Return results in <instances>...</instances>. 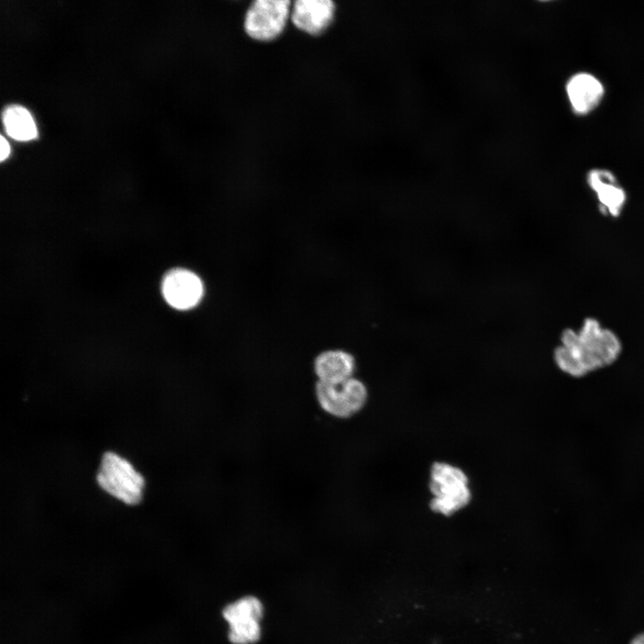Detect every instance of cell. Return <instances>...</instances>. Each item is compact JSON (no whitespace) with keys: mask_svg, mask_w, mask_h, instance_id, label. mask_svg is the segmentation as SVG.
Listing matches in <instances>:
<instances>
[{"mask_svg":"<svg viewBox=\"0 0 644 644\" xmlns=\"http://www.w3.org/2000/svg\"><path fill=\"white\" fill-rule=\"evenodd\" d=\"M335 10L331 0H298L292 8V20L299 29L318 35L328 27Z\"/></svg>","mask_w":644,"mask_h":644,"instance_id":"cell-9","label":"cell"},{"mask_svg":"<svg viewBox=\"0 0 644 644\" xmlns=\"http://www.w3.org/2000/svg\"><path fill=\"white\" fill-rule=\"evenodd\" d=\"M365 384L352 377L342 384L316 383L315 398L320 409L327 415L346 419L359 413L368 401Z\"/></svg>","mask_w":644,"mask_h":644,"instance_id":"cell-4","label":"cell"},{"mask_svg":"<svg viewBox=\"0 0 644 644\" xmlns=\"http://www.w3.org/2000/svg\"><path fill=\"white\" fill-rule=\"evenodd\" d=\"M97 481L109 495L126 504H138L142 498L143 477L125 459L107 452L101 460Z\"/></svg>","mask_w":644,"mask_h":644,"instance_id":"cell-3","label":"cell"},{"mask_svg":"<svg viewBox=\"0 0 644 644\" xmlns=\"http://www.w3.org/2000/svg\"><path fill=\"white\" fill-rule=\"evenodd\" d=\"M263 606L255 597L246 596L226 606L223 616L229 625V640L233 644H252L261 634Z\"/></svg>","mask_w":644,"mask_h":644,"instance_id":"cell-5","label":"cell"},{"mask_svg":"<svg viewBox=\"0 0 644 644\" xmlns=\"http://www.w3.org/2000/svg\"><path fill=\"white\" fill-rule=\"evenodd\" d=\"M356 369L354 356L343 349L320 352L313 362L317 382L326 385L342 384L352 377Z\"/></svg>","mask_w":644,"mask_h":644,"instance_id":"cell-8","label":"cell"},{"mask_svg":"<svg viewBox=\"0 0 644 644\" xmlns=\"http://www.w3.org/2000/svg\"><path fill=\"white\" fill-rule=\"evenodd\" d=\"M10 153V146L4 136H0V159L4 161Z\"/></svg>","mask_w":644,"mask_h":644,"instance_id":"cell-13","label":"cell"},{"mask_svg":"<svg viewBox=\"0 0 644 644\" xmlns=\"http://www.w3.org/2000/svg\"><path fill=\"white\" fill-rule=\"evenodd\" d=\"M161 292L169 306L177 310H189L199 304L205 287L202 279L193 271L176 267L168 271L161 284Z\"/></svg>","mask_w":644,"mask_h":644,"instance_id":"cell-7","label":"cell"},{"mask_svg":"<svg viewBox=\"0 0 644 644\" xmlns=\"http://www.w3.org/2000/svg\"><path fill=\"white\" fill-rule=\"evenodd\" d=\"M630 644H644V632L635 636Z\"/></svg>","mask_w":644,"mask_h":644,"instance_id":"cell-14","label":"cell"},{"mask_svg":"<svg viewBox=\"0 0 644 644\" xmlns=\"http://www.w3.org/2000/svg\"><path fill=\"white\" fill-rule=\"evenodd\" d=\"M560 343L554 352L555 362L574 377L611 365L623 350L617 335L594 318H587L578 330L564 329Z\"/></svg>","mask_w":644,"mask_h":644,"instance_id":"cell-1","label":"cell"},{"mask_svg":"<svg viewBox=\"0 0 644 644\" xmlns=\"http://www.w3.org/2000/svg\"><path fill=\"white\" fill-rule=\"evenodd\" d=\"M566 91L572 108L580 114L592 111L604 95L602 83L586 72L572 76L567 83Z\"/></svg>","mask_w":644,"mask_h":644,"instance_id":"cell-11","label":"cell"},{"mask_svg":"<svg viewBox=\"0 0 644 644\" xmlns=\"http://www.w3.org/2000/svg\"><path fill=\"white\" fill-rule=\"evenodd\" d=\"M289 0H256L249 7L244 21L248 35L258 40H271L284 30L290 13Z\"/></svg>","mask_w":644,"mask_h":644,"instance_id":"cell-6","label":"cell"},{"mask_svg":"<svg viewBox=\"0 0 644 644\" xmlns=\"http://www.w3.org/2000/svg\"><path fill=\"white\" fill-rule=\"evenodd\" d=\"M2 119L5 132L16 140H30L38 135L32 115L22 106H7L3 111Z\"/></svg>","mask_w":644,"mask_h":644,"instance_id":"cell-12","label":"cell"},{"mask_svg":"<svg viewBox=\"0 0 644 644\" xmlns=\"http://www.w3.org/2000/svg\"><path fill=\"white\" fill-rule=\"evenodd\" d=\"M587 181L597 194L601 210L613 217L618 216L624 207L626 193L614 175L608 171L595 169L589 173Z\"/></svg>","mask_w":644,"mask_h":644,"instance_id":"cell-10","label":"cell"},{"mask_svg":"<svg viewBox=\"0 0 644 644\" xmlns=\"http://www.w3.org/2000/svg\"><path fill=\"white\" fill-rule=\"evenodd\" d=\"M429 489L433 494L431 510L446 516L464 508L471 499L467 475L447 462H437L432 465Z\"/></svg>","mask_w":644,"mask_h":644,"instance_id":"cell-2","label":"cell"}]
</instances>
